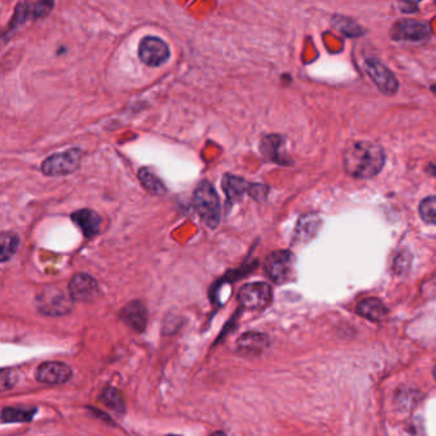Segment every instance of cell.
Returning a JSON list of instances; mask_svg holds the SVG:
<instances>
[{"label":"cell","mask_w":436,"mask_h":436,"mask_svg":"<svg viewBox=\"0 0 436 436\" xmlns=\"http://www.w3.org/2000/svg\"><path fill=\"white\" fill-rule=\"evenodd\" d=\"M343 164L349 175L360 180H369L383 170L385 152L377 143L369 141L354 143L344 152Z\"/></svg>","instance_id":"6da1fadb"},{"label":"cell","mask_w":436,"mask_h":436,"mask_svg":"<svg viewBox=\"0 0 436 436\" xmlns=\"http://www.w3.org/2000/svg\"><path fill=\"white\" fill-rule=\"evenodd\" d=\"M195 209L203 223L210 229H217L221 219V203L218 192L209 181H203L194 194Z\"/></svg>","instance_id":"7a4b0ae2"},{"label":"cell","mask_w":436,"mask_h":436,"mask_svg":"<svg viewBox=\"0 0 436 436\" xmlns=\"http://www.w3.org/2000/svg\"><path fill=\"white\" fill-rule=\"evenodd\" d=\"M73 298L69 292L57 286H45L38 292L36 307L46 316H63L73 309Z\"/></svg>","instance_id":"3957f363"},{"label":"cell","mask_w":436,"mask_h":436,"mask_svg":"<svg viewBox=\"0 0 436 436\" xmlns=\"http://www.w3.org/2000/svg\"><path fill=\"white\" fill-rule=\"evenodd\" d=\"M263 269L266 275L277 284L291 282L296 271V259L291 251L279 249L266 257Z\"/></svg>","instance_id":"277c9868"},{"label":"cell","mask_w":436,"mask_h":436,"mask_svg":"<svg viewBox=\"0 0 436 436\" xmlns=\"http://www.w3.org/2000/svg\"><path fill=\"white\" fill-rule=\"evenodd\" d=\"M83 152L81 149H71L64 152H57L46 158L41 164V170L49 177H61L75 173L81 166Z\"/></svg>","instance_id":"5b68a950"},{"label":"cell","mask_w":436,"mask_h":436,"mask_svg":"<svg viewBox=\"0 0 436 436\" xmlns=\"http://www.w3.org/2000/svg\"><path fill=\"white\" fill-rule=\"evenodd\" d=\"M223 189L231 203L240 200L246 192L256 201H263L269 192L268 186L259 183H249L241 177L232 174H226L223 177Z\"/></svg>","instance_id":"8992f818"},{"label":"cell","mask_w":436,"mask_h":436,"mask_svg":"<svg viewBox=\"0 0 436 436\" xmlns=\"http://www.w3.org/2000/svg\"><path fill=\"white\" fill-rule=\"evenodd\" d=\"M53 1H21L17 4L15 9V15L12 21L9 23V29L7 30L8 35H13L15 31L22 27L24 23L31 20H38L49 15L53 9Z\"/></svg>","instance_id":"52a82bcc"},{"label":"cell","mask_w":436,"mask_h":436,"mask_svg":"<svg viewBox=\"0 0 436 436\" xmlns=\"http://www.w3.org/2000/svg\"><path fill=\"white\" fill-rule=\"evenodd\" d=\"M271 301H272L271 286L261 282L246 284L242 286L238 292V302L241 303L243 309L260 311L266 309Z\"/></svg>","instance_id":"ba28073f"},{"label":"cell","mask_w":436,"mask_h":436,"mask_svg":"<svg viewBox=\"0 0 436 436\" xmlns=\"http://www.w3.org/2000/svg\"><path fill=\"white\" fill-rule=\"evenodd\" d=\"M138 58L149 67H160L170 58V49L164 40L146 36L138 46Z\"/></svg>","instance_id":"9c48e42d"},{"label":"cell","mask_w":436,"mask_h":436,"mask_svg":"<svg viewBox=\"0 0 436 436\" xmlns=\"http://www.w3.org/2000/svg\"><path fill=\"white\" fill-rule=\"evenodd\" d=\"M365 69L375 83L377 89L385 95H394L398 91V80L393 75L391 69L385 67L382 61L376 58H369L365 61Z\"/></svg>","instance_id":"30bf717a"},{"label":"cell","mask_w":436,"mask_h":436,"mask_svg":"<svg viewBox=\"0 0 436 436\" xmlns=\"http://www.w3.org/2000/svg\"><path fill=\"white\" fill-rule=\"evenodd\" d=\"M68 292L73 301L92 302L98 298L100 289L96 279L89 274L80 272L71 279L68 284Z\"/></svg>","instance_id":"8fae6325"},{"label":"cell","mask_w":436,"mask_h":436,"mask_svg":"<svg viewBox=\"0 0 436 436\" xmlns=\"http://www.w3.org/2000/svg\"><path fill=\"white\" fill-rule=\"evenodd\" d=\"M430 34V27L426 23L414 20H402L391 27V38L395 41L419 43L429 38Z\"/></svg>","instance_id":"7c38bea8"},{"label":"cell","mask_w":436,"mask_h":436,"mask_svg":"<svg viewBox=\"0 0 436 436\" xmlns=\"http://www.w3.org/2000/svg\"><path fill=\"white\" fill-rule=\"evenodd\" d=\"M36 380L48 385H61L71 380L72 369L63 362H45L36 370Z\"/></svg>","instance_id":"4fadbf2b"},{"label":"cell","mask_w":436,"mask_h":436,"mask_svg":"<svg viewBox=\"0 0 436 436\" xmlns=\"http://www.w3.org/2000/svg\"><path fill=\"white\" fill-rule=\"evenodd\" d=\"M269 347V337L263 333L249 331L237 340L235 351L243 357H255Z\"/></svg>","instance_id":"5bb4252c"},{"label":"cell","mask_w":436,"mask_h":436,"mask_svg":"<svg viewBox=\"0 0 436 436\" xmlns=\"http://www.w3.org/2000/svg\"><path fill=\"white\" fill-rule=\"evenodd\" d=\"M122 321L137 333H143L147 326V310L141 301H132L121 310Z\"/></svg>","instance_id":"9a60e30c"},{"label":"cell","mask_w":436,"mask_h":436,"mask_svg":"<svg viewBox=\"0 0 436 436\" xmlns=\"http://www.w3.org/2000/svg\"><path fill=\"white\" fill-rule=\"evenodd\" d=\"M284 138L279 135L265 136L261 141L260 150L263 152V158L278 163L280 166H289L291 160L286 158L283 152Z\"/></svg>","instance_id":"2e32d148"},{"label":"cell","mask_w":436,"mask_h":436,"mask_svg":"<svg viewBox=\"0 0 436 436\" xmlns=\"http://www.w3.org/2000/svg\"><path fill=\"white\" fill-rule=\"evenodd\" d=\"M71 219L75 221L77 226L82 231L86 238L95 237L101 229L103 219L99 215L96 211L90 209H82V210L75 211Z\"/></svg>","instance_id":"e0dca14e"},{"label":"cell","mask_w":436,"mask_h":436,"mask_svg":"<svg viewBox=\"0 0 436 436\" xmlns=\"http://www.w3.org/2000/svg\"><path fill=\"white\" fill-rule=\"evenodd\" d=\"M357 314L368 319L370 321H375L380 323L385 319V316L388 314V310L384 306L383 302L374 297H369L360 301L357 305Z\"/></svg>","instance_id":"ac0fdd59"},{"label":"cell","mask_w":436,"mask_h":436,"mask_svg":"<svg viewBox=\"0 0 436 436\" xmlns=\"http://www.w3.org/2000/svg\"><path fill=\"white\" fill-rule=\"evenodd\" d=\"M320 226H321V220L316 214L303 215L296 228L294 240L302 242L312 240L316 234L319 233Z\"/></svg>","instance_id":"d6986e66"},{"label":"cell","mask_w":436,"mask_h":436,"mask_svg":"<svg viewBox=\"0 0 436 436\" xmlns=\"http://www.w3.org/2000/svg\"><path fill=\"white\" fill-rule=\"evenodd\" d=\"M138 178L143 183V187L146 188V191H149L151 195H166V188L164 183L149 168H143L138 173Z\"/></svg>","instance_id":"ffe728a7"},{"label":"cell","mask_w":436,"mask_h":436,"mask_svg":"<svg viewBox=\"0 0 436 436\" xmlns=\"http://www.w3.org/2000/svg\"><path fill=\"white\" fill-rule=\"evenodd\" d=\"M100 400L106 407L113 409L115 414H126V402H124V398H123L121 391H117L115 388H112V386L106 388L101 393V395H100Z\"/></svg>","instance_id":"44dd1931"},{"label":"cell","mask_w":436,"mask_h":436,"mask_svg":"<svg viewBox=\"0 0 436 436\" xmlns=\"http://www.w3.org/2000/svg\"><path fill=\"white\" fill-rule=\"evenodd\" d=\"M36 408H15L7 407L1 412L3 423H15V422H30L34 419Z\"/></svg>","instance_id":"7402d4cb"},{"label":"cell","mask_w":436,"mask_h":436,"mask_svg":"<svg viewBox=\"0 0 436 436\" xmlns=\"http://www.w3.org/2000/svg\"><path fill=\"white\" fill-rule=\"evenodd\" d=\"M20 238L15 233L12 232H3L1 234V263L8 261L12 256L15 255L18 249Z\"/></svg>","instance_id":"603a6c76"},{"label":"cell","mask_w":436,"mask_h":436,"mask_svg":"<svg viewBox=\"0 0 436 436\" xmlns=\"http://www.w3.org/2000/svg\"><path fill=\"white\" fill-rule=\"evenodd\" d=\"M419 210L425 223L436 226V196H430L422 200Z\"/></svg>","instance_id":"cb8c5ba5"},{"label":"cell","mask_w":436,"mask_h":436,"mask_svg":"<svg viewBox=\"0 0 436 436\" xmlns=\"http://www.w3.org/2000/svg\"><path fill=\"white\" fill-rule=\"evenodd\" d=\"M334 26L347 36H360L362 35L361 27L352 20H348L344 17H335Z\"/></svg>","instance_id":"d4e9b609"},{"label":"cell","mask_w":436,"mask_h":436,"mask_svg":"<svg viewBox=\"0 0 436 436\" xmlns=\"http://www.w3.org/2000/svg\"><path fill=\"white\" fill-rule=\"evenodd\" d=\"M17 382V376H15L13 371H3L1 372V379H0V384H1V391H6L7 389H10Z\"/></svg>","instance_id":"484cf974"},{"label":"cell","mask_w":436,"mask_h":436,"mask_svg":"<svg viewBox=\"0 0 436 436\" xmlns=\"http://www.w3.org/2000/svg\"><path fill=\"white\" fill-rule=\"evenodd\" d=\"M428 170H429L430 173L433 174V175H436V164H431Z\"/></svg>","instance_id":"4316f807"},{"label":"cell","mask_w":436,"mask_h":436,"mask_svg":"<svg viewBox=\"0 0 436 436\" xmlns=\"http://www.w3.org/2000/svg\"><path fill=\"white\" fill-rule=\"evenodd\" d=\"M211 436H226L224 433H221V431H218V433H214Z\"/></svg>","instance_id":"83f0119b"},{"label":"cell","mask_w":436,"mask_h":436,"mask_svg":"<svg viewBox=\"0 0 436 436\" xmlns=\"http://www.w3.org/2000/svg\"><path fill=\"white\" fill-rule=\"evenodd\" d=\"M431 91L434 92V95H435L436 96V85H434V86H431Z\"/></svg>","instance_id":"f1b7e54d"},{"label":"cell","mask_w":436,"mask_h":436,"mask_svg":"<svg viewBox=\"0 0 436 436\" xmlns=\"http://www.w3.org/2000/svg\"><path fill=\"white\" fill-rule=\"evenodd\" d=\"M434 375H435V379H436V368H435V370H434Z\"/></svg>","instance_id":"f546056e"},{"label":"cell","mask_w":436,"mask_h":436,"mask_svg":"<svg viewBox=\"0 0 436 436\" xmlns=\"http://www.w3.org/2000/svg\"><path fill=\"white\" fill-rule=\"evenodd\" d=\"M168 436H178V435H168Z\"/></svg>","instance_id":"4dcf8cb0"}]
</instances>
